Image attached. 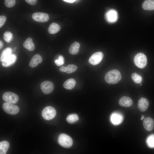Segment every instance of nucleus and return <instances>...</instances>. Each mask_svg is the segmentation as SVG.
Here are the masks:
<instances>
[{
	"label": "nucleus",
	"mask_w": 154,
	"mask_h": 154,
	"mask_svg": "<svg viewBox=\"0 0 154 154\" xmlns=\"http://www.w3.org/2000/svg\"><path fill=\"white\" fill-rule=\"evenodd\" d=\"M104 78L105 81L109 84H115L119 82L121 79L120 72L116 69L111 70L106 74Z\"/></svg>",
	"instance_id": "f257e3e1"
},
{
	"label": "nucleus",
	"mask_w": 154,
	"mask_h": 154,
	"mask_svg": "<svg viewBox=\"0 0 154 154\" xmlns=\"http://www.w3.org/2000/svg\"><path fill=\"white\" fill-rule=\"evenodd\" d=\"M58 141V144L64 148H70L73 144V140L72 138L64 133H62L59 135Z\"/></svg>",
	"instance_id": "f03ea898"
},
{
	"label": "nucleus",
	"mask_w": 154,
	"mask_h": 154,
	"mask_svg": "<svg viewBox=\"0 0 154 154\" xmlns=\"http://www.w3.org/2000/svg\"><path fill=\"white\" fill-rule=\"evenodd\" d=\"M134 61L137 66L139 68H143L147 64V58L143 53L140 52L135 55L134 58Z\"/></svg>",
	"instance_id": "7ed1b4c3"
},
{
	"label": "nucleus",
	"mask_w": 154,
	"mask_h": 154,
	"mask_svg": "<svg viewBox=\"0 0 154 154\" xmlns=\"http://www.w3.org/2000/svg\"><path fill=\"white\" fill-rule=\"evenodd\" d=\"M56 111L52 107L48 106L45 108L42 112V116L45 120H49L52 119L55 116Z\"/></svg>",
	"instance_id": "20e7f679"
},
{
	"label": "nucleus",
	"mask_w": 154,
	"mask_h": 154,
	"mask_svg": "<svg viewBox=\"0 0 154 154\" xmlns=\"http://www.w3.org/2000/svg\"><path fill=\"white\" fill-rule=\"evenodd\" d=\"M2 107L5 112L10 115L16 114L19 112V110L18 106L13 104L6 102L3 103Z\"/></svg>",
	"instance_id": "39448f33"
},
{
	"label": "nucleus",
	"mask_w": 154,
	"mask_h": 154,
	"mask_svg": "<svg viewBox=\"0 0 154 154\" xmlns=\"http://www.w3.org/2000/svg\"><path fill=\"white\" fill-rule=\"evenodd\" d=\"M3 99L6 102L15 104L18 101L19 98L16 94L9 92L4 93L2 96Z\"/></svg>",
	"instance_id": "423d86ee"
},
{
	"label": "nucleus",
	"mask_w": 154,
	"mask_h": 154,
	"mask_svg": "<svg viewBox=\"0 0 154 154\" xmlns=\"http://www.w3.org/2000/svg\"><path fill=\"white\" fill-rule=\"evenodd\" d=\"M103 57L104 54L102 52H97L91 55L88 60V62L92 65H96L101 62Z\"/></svg>",
	"instance_id": "0eeeda50"
},
{
	"label": "nucleus",
	"mask_w": 154,
	"mask_h": 154,
	"mask_svg": "<svg viewBox=\"0 0 154 154\" xmlns=\"http://www.w3.org/2000/svg\"><path fill=\"white\" fill-rule=\"evenodd\" d=\"M33 19L35 21L41 23L47 22L49 19V16L47 13L42 12H36L32 15Z\"/></svg>",
	"instance_id": "6e6552de"
},
{
	"label": "nucleus",
	"mask_w": 154,
	"mask_h": 154,
	"mask_svg": "<svg viewBox=\"0 0 154 154\" xmlns=\"http://www.w3.org/2000/svg\"><path fill=\"white\" fill-rule=\"evenodd\" d=\"M40 87L42 92L45 94H48L53 91L54 86L53 83L48 81L42 82L40 84Z\"/></svg>",
	"instance_id": "1a4fd4ad"
},
{
	"label": "nucleus",
	"mask_w": 154,
	"mask_h": 154,
	"mask_svg": "<svg viewBox=\"0 0 154 154\" xmlns=\"http://www.w3.org/2000/svg\"><path fill=\"white\" fill-rule=\"evenodd\" d=\"M143 125L146 130L148 131H151L154 127V121L151 117H147L144 119Z\"/></svg>",
	"instance_id": "9d476101"
},
{
	"label": "nucleus",
	"mask_w": 154,
	"mask_h": 154,
	"mask_svg": "<svg viewBox=\"0 0 154 154\" xmlns=\"http://www.w3.org/2000/svg\"><path fill=\"white\" fill-rule=\"evenodd\" d=\"M17 57L14 54H11L1 62L2 66L4 67H8L13 64L15 62Z\"/></svg>",
	"instance_id": "9b49d317"
},
{
	"label": "nucleus",
	"mask_w": 154,
	"mask_h": 154,
	"mask_svg": "<svg viewBox=\"0 0 154 154\" xmlns=\"http://www.w3.org/2000/svg\"><path fill=\"white\" fill-rule=\"evenodd\" d=\"M42 61V58L40 55L38 54H35L31 58L29 63V66L32 68L35 67L41 63Z\"/></svg>",
	"instance_id": "f8f14e48"
},
{
	"label": "nucleus",
	"mask_w": 154,
	"mask_h": 154,
	"mask_svg": "<svg viewBox=\"0 0 154 154\" xmlns=\"http://www.w3.org/2000/svg\"><path fill=\"white\" fill-rule=\"evenodd\" d=\"M149 105L148 100L145 98H141L138 101L137 108L141 112H145L147 110Z\"/></svg>",
	"instance_id": "ddd939ff"
},
{
	"label": "nucleus",
	"mask_w": 154,
	"mask_h": 154,
	"mask_svg": "<svg viewBox=\"0 0 154 154\" xmlns=\"http://www.w3.org/2000/svg\"><path fill=\"white\" fill-rule=\"evenodd\" d=\"M119 104L121 106L129 107L132 105L133 101L131 98L126 96H123L119 99Z\"/></svg>",
	"instance_id": "4468645a"
},
{
	"label": "nucleus",
	"mask_w": 154,
	"mask_h": 154,
	"mask_svg": "<svg viewBox=\"0 0 154 154\" xmlns=\"http://www.w3.org/2000/svg\"><path fill=\"white\" fill-rule=\"evenodd\" d=\"M123 116L119 114L114 113L111 115V120L112 122L115 125L120 123L123 120Z\"/></svg>",
	"instance_id": "2eb2a0df"
},
{
	"label": "nucleus",
	"mask_w": 154,
	"mask_h": 154,
	"mask_svg": "<svg viewBox=\"0 0 154 154\" xmlns=\"http://www.w3.org/2000/svg\"><path fill=\"white\" fill-rule=\"evenodd\" d=\"M106 18L110 22H114L117 20V14L115 10H112L109 11L106 14Z\"/></svg>",
	"instance_id": "dca6fc26"
},
{
	"label": "nucleus",
	"mask_w": 154,
	"mask_h": 154,
	"mask_svg": "<svg viewBox=\"0 0 154 154\" xmlns=\"http://www.w3.org/2000/svg\"><path fill=\"white\" fill-rule=\"evenodd\" d=\"M23 46L29 51H33L35 48V44L32 39L30 37L28 38L23 43Z\"/></svg>",
	"instance_id": "f3484780"
},
{
	"label": "nucleus",
	"mask_w": 154,
	"mask_h": 154,
	"mask_svg": "<svg viewBox=\"0 0 154 154\" xmlns=\"http://www.w3.org/2000/svg\"><path fill=\"white\" fill-rule=\"evenodd\" d=\"M80 46V44L77 42L72 43L69 48V51L70 54L72 55L77 54L79 52Z\"/></svg>",
	"instance_id": "a211bd4d"
},
{
	"label": "nucleus",
	"mask_w": 154,
	"mask_h": 154,
	"mask_svg": "<svg viewBox=\"0 0 154 154\" xmlns=\"http://www.w3.org/2000/svg\"><path fill=\"white\" fill-rule=\"evenodd\" d=\"M142 7L145 10H154V0H145L143 3Z\"/></svg>",
	"instance_id": "6ab92c4d"
},
{
	"label": "nucleus",
	"mask_w": 154,
	"mask_h": 154,
	"mask_svg": "<svg viewBox=\"0 0 154 154\" xmlns=\"http://www.w3.org/2000/svg\"><path fill=\"white\" fill-rule=\"evenodd\" d=\"M76 84V81L73 78H71L66 80L64 83L63 86L64 88L68 90L73 88Z\"/></svg>",
	"instance_id": "aec40b11"
},
{
	"label": "nucleus",
	"mask_w": 154,
	"mask_h": 154,
	"mask_svg": "<svg viewBox=\"0 0 154 154\" xmlns=\"http://www.w3.org/2000/svg\"><path fill=\"white\" fill-rule=\"evenodd\" d=\"M60 29V26L56 23H52L48 29L49 33L51 34H54L58 33Z\"/></svg>",
	"instance_id": "412c9836"
},
{
	"label": "nucleus",
	"mask_w": 154,
	"mask_h": 154,
	"mask_svg": "<svg viewBox=\"0 0 154 154\" xmlns=\"http://www.w3.org/2000/svg\"><path fill=\"white\" fill-rule=\"evenodd\" d=\"M9 147V144L7 141H3L0 142V154H5Z\"/></svg>",
	"instance_id": "4be33fe9"
},
{
	"label": "nucleus",
	"mask_w": 154,
	"mask_h": 154,
	"mask_svg": "<svg viewBox=\"0 0 154 154\" xmlns=\"http://www.w3.org/2000/svg\"><path fill=\"white\" fill-rule=\"evenodd\" d=\"M12 49L10 48H7L2 52L0 56V61L2 62L11 54Z\"/></svg>",
	"instance_id": "5701e85b"
},
{
	"label": "nucleus",
	"mask_w": 154,
	"mask_h": 154,
	"mask_svg": "<svg viewBox=\"0 0 154 154\" xmlns=\"http://www.w3.org/2000/svg\"><path fill=\"white\" fill-rule=\"evenodd\" d=\"M78 119V116L77 114H73L69 115L67 117L66 119L68 123H73L77 121Z\"/></svg>",
	"instance_id": "b1692460"
},
{
	"label": "nucleus",
	"mask_w": 154,
	"mask_h": 154,
	"mask_svg": "<svg viewBox=\"0 0 154 154\" xmlns=\"http://www.w3.org/2000/svg\"><path fill=\"white\" fill-rule=\"evenodd\" d=\"M3 38L6 42L9 43L13 40V35L10 32L6 31L3 34Z\"/></svg>",
	"instance_id": "393cba45"
},
{
	"label": "nucleus",
	"mask_w": 154,
	"mask_h": 154,
	"mask_svg": "<svg viewBox=\"0 0 154 154\" xmlns=\"http://www.w3.org/2000/svg\"><path fill=\"white\" fill-rule=\"evenodd\" d=\"M146 142L148 147L151 148H154V134H152L148 137Z\"/></svg>",
	"instance_id": "a878e982"
},
{
	"label": "nucleus",
	"mask_w": 154,
	"mask_h": 154,
	"mask_svg": "<svg viewBox=\"0 0 154 154\" xmlns=\"http://www.w3.org/2000/svg\"><path fill=\"white\" fill-rule=\"evenodd\" d=\"M66 72L68 74H71L76 71L77 69V67L74 64H69L66 66Z\"/></svg>",
	"instance_id": "bb28decb"
},
{
	"label": "nucleus",
	"mask_w": 154,
	"mask_h": 154,
	"mask_svg": "<svg viewBox=\"0 0 154 154\" xmlns=\"http://www.w3.org/2000/svg\"><path fill=\"white\" fill-rule=\"evenodd\" d=\"M131 78L134 82L137 84L140 83L142 80L141 76L136 73L132 74Z\"/></svg>",
	"instance_id": "cd10ccee"
},
{
	"label": "nucleus",
	"mask_w": 154,
	"mask_h": 154,
	"mask_svg": "<svg viewBox=\"0 0 154 154\" xmlns=\"http://www.w3.org/2000/svg\"><path fill=\"white\" fill-rule=\"evenodd\" d=\"M54 62L57 66H59L63 65L64 63V58L61 55H59L57 59H56Z\"/></svg>",
	"instance_id": "c85d7f7f"
},
{
	"label": "nucleus",
	"mask_w": 154,
	"mask_h": 154,
	"mask_svg": "<svg viewBox=\"0 0 154 154\" xmlns=\"http://www.w3.org/2000/svg\"><path fill=\"white\" fill-rule=\"evenodd\" d=\"M15 0H5V5L7 7L11 8L13 7L15 5Z\"/></svg>",
	"instance_id": "c756f323"
},
{
	"label": "nucleus",
	"mask_w": 154,
	"mask_h": 154,
	"mask_svg": "<svg viewBox=\"0 0 154 154\" xmlns=\"http://www.w3.org/2000/svg\"><path fill=\"white\" fill-rule=\"evenodd\" d=\"M6 20V17L4 15L0 16V27L1 28L4 24Z\"/></svg>",
	"instance_id": "7c9ffc66"
},
{
	"label": "nucleus",
	"mask_w": 154,
	"mask_h": 154,
	"mask_svg": "<svg viewBox=\"0 0 154 154\" xmlns=\"http://www.w3.org/2000/svg\"><path fill=\"white\" fill-rule=\"evenodd\" d=\"M29 4L31 5H35L37 2V0H25Z\"/></svg>",
	"instance_id": "2f4dec72"
},
{
	"label": "nucleus",
	"mask_w": 154,
	"mask_h": 154,
	"mask_svg": "<svg viewBox=\"0 0 154 154\" xmlns=\"http://www.w3.org/2000/svg\"><path fill=\"white\" fill-rule=\"evenodd\" d=\"M59 70L61 72H66V67L64 66H62L60 68Z\"/></svg>",
	"instance_id": "473e14b6"
},
{
	"label": "nucleus",
	"mask_w": 154,
	"mask_h": 154,
	"mask_svg": "<svg viewBox=\"0 0 154 154\" xmlns=\"http://www.w3.org/2000/svg\"><path fill=\"white\" fill-rule=\"evenodd\" d=\"M64 1L70 3H72L75 1V0H63Z\"/></svg>",
	"instance_id": "72a5a7b5"
},
{
	"label": "nucleus",
	"mask_w": 154,
	"mask_h": 154,
	"mask_svg": "<svg viewBox=\"0 0 154 154\" xmlns=\"http://www.w3.org/2000/svg\"><path fill=\"white\" fill-rule=\"evenodd\" d=\"M3 46V42L1 41H0V48L1 49Z\"/></svg>",
	"instance_id": "f704fd0d"
},
{
	"label": "nucleus",
	"mask_w": 154,
	"mask_h": 154,
	"mask_svg": "<svg viewBox=\"0 0 154 154\" xmlns=\"http://www.w3.org/2000/svg\"><path fill=\"white\" fill-rule=\"evenodd\" d=\"M144 118V116L142 115L141 116V119L142 120Z\"/></svg>",
	"instance_id": "c9c22d12"
},
{
	"label": "nucleus",
	"mask_w": 154,
	"mask_h": 154,
	"mask_svg": "<svg viewBox=\"0 0 154 154\" xmlns=\"http://www.w3.org/2000/svg\"><path fill=\"white\" fill-rule=\"evenodd\" d=\"M141 85V84H140V85Z\"/></svg>",
	"instance_id": "e433bc0d"
}]
</instances>
